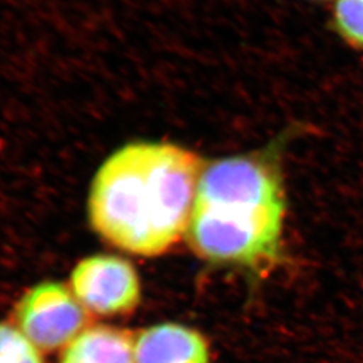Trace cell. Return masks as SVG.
Segmentation results:
<instances>
[{"label":"cell","mask_w":363,"mask_h":363,"mask_svg":"<svg viewBox=\"0 0 363 363\" xmlns=\"http://www.w3.org/2000/svg\"><path fill=\"white\" fill-rule=\"evenodd\" d=\"M335 22L345 38L363 46V0H337Z\"/></svg>","instance_id":"cell-8"},{"label":"cell","mask_w":363,"mask_h":363,"mask_svg":"<svg viewBox=\"0 0 363 363\" xmlns=\"http://www.w3.org/2000/svg\"><path fill=\"white\" fill-rule=\"evenodd\" d=\"M284 216L283 178L272 156L223 157L202 169L189 241L210 262L259 269L280 257Z\"/></svg>","instance_id":"cell-2"},{"label":"cell","mask_w":363,"mask_h":363,"mask_svg":"<svg viewBox=\"0 0 363 363\" xmlns=\"http://www.w3.org/2000/svg\"><path fill=\"white\" fill-rule=\"evenodd\" d=\"M202 169L201 157L177 144L124 145L91 182L93 229L136 256L167 252L189 229Z\"/></svg>","instance_id":"cell-1"},{"label":"cell","mask_w":363,"mask_h":363,"mask_svg":"<svg viewBox=\"0 0 363 363\" xmlns=\"http://www.w3.org/2000/svg\"><path fill=\"white\" fill-rule=\"evenodd\" d=\"M19 330L39 350L66 347L88 323V313L67 286L46 281L27 291L16 306Z\"/></svg>","instance_id":"cell-3"},{"label":"cell","mask_w":363,"mask_h":363,"mask_svg":"<svg viewBox=\"0 0 363 363\" xmlns=\"http://www.w3.org/2000/svg\"><path fill=\"white\" fill-rule=\"evenodd\" d=\"M70 289L86 311L104 316L133 311L142 298L133 265L109 255L81 259L72 272Z\"/></svg>","instance_id":"cell-4"},{"label":"cell","mask_w":363,"mask_h":363,"mask_svg":"<svg viewBox=\"0 0 363 363\" xmlns=\"http://www.w3.org/2000/svg\"><path fill=\"white\" fill-rule=\"evenodd\" d=\"M0 363H43V358L19 327L0 323Z\"/></svg>","instance_id":"cell-7"},{"label":"cell","mask_w":363,"mask_h":363,"mask_svg":"<svg viewBox=\"0 0 363 363\" xmlns=\"http://www.w3.org/2000/svg\"><path fill=\"white\" fill-rule=\"evenodd\" d=\"M136 363H210L208 340L179 323H160L135 337Z\"/></svg>","instance_id":"cell-5"},{"label":"cell","mask_w":363,"mask_h":363,"mask_svg":"<svg viewBox=\"0 0 363 363\" xmlns=\"http://www.w3.org/2000/svg\"><path fill=\"white\" fill-rule=\"evenodd\" d=\"M60 363H136L135 339L116 327H86L66 346Z\"/></svg>","instance_id":"cell-6"}]
</instances>
